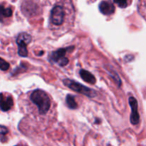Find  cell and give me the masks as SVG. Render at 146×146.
Returning <instances> with one entry per match:
<instances>
[{"label": "cell", "instance_id": "8", "mask_svg": "<svg viewBox=\"0 0 146 146\" xmlns=\"http://www.w3.org/2000/svg\"><path fill=\"white\" fill-rule=\"evenodd\" d=\"M13 106V99L10 96H4L1 94V109L2 111H7L11 108Z\"/></svg>", "mask_w": 146, "mask_h": 146}, {"label": "cell", "instance_id": "14", "mask_svg": "<svg viewBox=\"0 0 146 146\" xmlns=\"http://www.w3.org/2000/svg\"><path fill=\"white\" fill-rule=\"evenodd\" d=\"M115 3L118 4V7H121V8H125V7H126L128 6V2L125 1H115Z\"/></svg>", "mask_w": 146, "mask_h": 146}, {"label": "cell", "instance_id": "15", "mask_svg": "<svg viewBox=\"0 0 146 146\" xmlns=\"http://www.w3.org/2000/svg\"><path fill=\"white\" fill-rule=\"evenodd\" d=\"M8 133V130L6 127H4V125H1V140L3 139L4 138V135L5 134H7Z\"/></svg>", "mask_w": 146, "mask_h": 146}, {"label": "cell", "instance_id": "13", "mask_svg": "<svg viewBox=\"0 0 146 146\" xmlns=\"http://www.w3.org/2000/svg\"><path fill=\"white\" fill-rule=\"evenodd\" d=\"M10 65L9 63H7V61H4L3 58L0 59V68H1V71H6V70L8 69L9 68Z\"/></svg>", "mask_w": 146, "mask_h": 146}, {"label": "cell", "instance_id": "7", "mask_svg": "<svg viewBox=\"0 0 146 146\" xmlns=\"http://www.w3.org/2000/svg\"><path fill=\"white\" fill-rule=\"evenodd\" d=\"M99 10L104 15H111L115 11V7L111 1H103L99 4Z\"/></svg>", "mask_w": 146, "mask_h": 146}, {"label": "cell", "instance_id": "2", "mask_svg": "<svg viewBox=\"0 0 146 146\" xmlns=\"http://www.w3.org/2000/svg\"><path fill=\"white\" fill-rule=\"evenodd\" d=\"M66 16L67 9L65 6L56 4L51 11L50 23L55 27H61L65 22Z\"/></svg>", "mask_w": 146, "mask_h": 146}, {"label": "cell", "instance_id": "9", "mask_svg": "<svg viewBox=\"0 0 146 146\" xmlns=\"http://www.w3.org/2000/svg\"><path fill=\"white\" fill-rule=\"evenodd\" d=\"M80 76L81 77L83 80L86 82L88 83V84H95L96 82V80L95 76L93 75L92 74L89 72L88 71H86V70L81 69L80 70Z\"/></svg>", "mask_w": 146, "mask_h": 146}, {"label": "cell", "instance_id": "4", "mask_svg": "<svg viewBox=\"0 0 146 146\" xmlns=\"http://www.w3.org/2000/svg\"><path fill=\"white\" fill-rule=\"evenodd\" d=\"M31 41V36L27 32L20 33L17 38L18 45V54L20 56L27 57L28 56L27 46Z\"/></svg>", "mask_w": 146, "mask_h": 146}, {"label": "cell", "instance_id": "12", "mask_svg": "<svg viewBox=\"0 0 146 146\" xmlns=\"http://www.w3.org/2000/svg\"><path fill=\"white\" fill-rule=\"evenodd\" d=\"M138 11L141 15L146 20V1H141L138 4Z\"/></svg>", "mask_w": 146, "mask_h": 146}, {"label": "cell", "instance_id": "1", "mask_svg": "<svg viewBox=\"0 0 146 146\" xmlns=\"http://www.w3.org/2000/svg\"><path fill=\"white\" fill-rule=\"evenodd\" d=\"M29 100L39 115H46L51 109V101L49 96L43 90L36 89L29 94Z\"/></svg>", "mask_w": 146, "mask_h": 146}, {"label": "cell", "instance_id": "5", "mask_svg": "<svg viewBox=\"0 0 146 146\" xmlns=\"http://www.w3.org/2000/svg\"><path fill=\"white\" fill-rule=\"evenodd\" d=\"M69 48H71V47L59 48L57 51H54L51 56V61L53 62L57 63L61 66H64L67 65L68 63V59L66 57V54L67 53V51L69 50Z\"/></svg>", "mask_w": 146, "mask_h": 146}, {"label": "cell", "instance_id": "6", "mask_svg": "<svg viewBox=\"0 0 146 146\" xmlns=\"http://www.w3.org/2000/svg\"><path fill=\"white\" fill-rule=\"evenodd\" d=\"M128 101H129V104L132 110L131 118H130L131 122L133 125H138L140 121V115L138 110V101L133 96L130 97Z\"/></svg>", "mask_w": 146, "mask_h": 146}, {"label": "cell", "instance_id": "11", "mask_svg": "<svg viewBox=\"0 0 146 146\" xmlns=\"http://www.w3.org/2000/svg\"><path fill=\"white\" fill-rule=\"evenodd\" d=\"M12 15V10L9 7H4V6H1L0 9V16H1V21H2L3 18H9Z\"/></svg>", "mask_w": 146, "mask_h": 146}, {"label": "cell", "instance_id": "3", "mask_svg": "<svg viewBox=\"0 0 146 146\" xmlns=\"http://www.w3.org/2000/svg\"><path fill=\"white\" fill-rule=\"evenodd\" d=\"M63 83L64 84V85L68 87L70 89L80 93L83 95L86 96L89 98H94L97 96V93L96 92V91L88 88V87L84 86V85L75 81H73L71 79H64L63 81Z\"/></svg>", "mask_w": 146, "mask_h": 146}, {"label": "cell", "instance_id": "10", "mask_svg": "<svg viewBox=\"0 0 146 146\" xmlns=\"http://www.w3.org/2000/svg\"><path fill=\"white\" fill-rule=\"evenodd\" d=\"M66 102L68 108H71V109H76L78 107V104L75 101V97L73 95H71V94H68V95L66 96Z\"/></svg>", "mask_w": 146, "mask_h": 146}]
</instances>
